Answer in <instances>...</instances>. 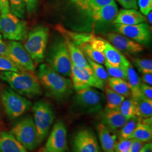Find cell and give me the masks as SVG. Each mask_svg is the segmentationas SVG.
Returning <instances> with one entry per match:
<instances>
[{
	"instance_id": "cell-1",
	"label": "cell",
	"mask_w": 152,
	"mask_h": 152,
	"mask_svg": "<svg viewBox=\"0 0 152 152\" xmlns=\"http://www.w3.org/2000/svg\"><path fill=\"white\" fill-rule=\"evenodd\" d=\"M0 79L22 96L34 98L42 94L41 84L33 72H2L0 73Z\"/></svg>"
},
{
	"instance_id": "cell-2",
	"label": "cell",
	"mask_w": 152,
	"mask_h": 152,
	"mask_svg": "<svg viewBox=\"0 0 152 152\" xmlns=\"http://www.w3.org/2000/svg\"><path fill=\"white\" fill-rule=\"evenodd\" d=\"M37 76L49 95L55 99L61 100L72 94L73 87L71 80L60 75L48 64L39 65Z\"/></svg>"
},
{
	"instance_id": "cell-3",
	"label": "cell",
	"mask_w": 152,
	"mask_h": 152,
	"mask_svg": "<svg viewBox=\"0 0 152 152\" xmlns=\"http://www.w3.org/2000/svg\"><path fill=\"white\" fill-rule=\"evenodd\" d=\"M46 60L55 71L64 77L71 75L72 62L65 40L62 36L53 39L45 53Z\"/></svg>"
},
{
	"instance_id": "cell-4",
	"label": "cell",
	"mask_w": 152,
	"mask_h": 152,
	"mask_svg": "<svg viewBox=\"0 0 152 152\" xmlns=\"http://www.w3.org/2000/svg\"><path fill=\"white\" fill-rule=\"evenodd\" d=\"M105 101L103 93L92 87H88L76 91L73 99V106L79 112L93 114L102 110Z\"/></svg>"
},
{
	"instance_id": "cell-5",
	"label": "cell",
	"mask_w": 152,
	"mask_h": 152,
	"mask_svg": "<svg viewBox=\"0 0 152 152\" xmlns=\"http://www.w3.org/2000/svg\"><path fill=\"white\" fill-rule=\"evenodd\" d=\"M49 36V29L42 25L36 26L28 33L27 41L24 47L34 65L44 61Z\"/></svg>"
},
{
	"instance_id": "cell-6",
	"label": "cell",
	"mask_w": 152,
	"mask_h": 152,
	"mask_svg": "<svg viewBox=\"0 0 152 152\" xmlns=\"http://www.w3.org/2000/svg\"><path fill=\"white\" fill-rule=\"evenodd\" d=\"M10 132L28 151L34 150L40 144L34 121L30 115L17 122Z\"/></svg>"
},
{
	"instance_id": "cell-7",
	"label": "cell",
	"mask_w": 152,
	"mask_h": 152,
	"mask_svg": "<svg viewBox=\"0 0 152 152\" xmlns=\"http://www.w3.org/2000/svg\"><path fill=\"white\" fill-rule=\"evenodd\" d=\"M26 22L12 14L11 11L0 15V33L4 38L10 41H19L27 37Z\"/></svg>"
},
{
	"instance_id": "cell-8",
	"label": "cell",
	"mask_w": 152,
	"mask_h": 152,
	"mask_svg": "<svg viewBox=\"0 0 152 152\" xmlns=\"http://www.w3.org/2000/svg\"><path fill=\"white\" fill-rule=\"evenodd\" d=\"M33 121L38 133L40 143L44 141L49 134L54 120V109L50 104L39 100L33 106Z\"/></svg>"
},
{
	"instance_id": "cell-9",
	"label": "cell",
	"mask_w": 152,
	"mask_h": 152,
	"mask_svg": "<svg viewBox=\"0 0 152 152\" xmlns=\"http://www.w3.org/2000/svg\"><path fill=\"white\" fill-rule=\"evenodd\" d=\"M1 99L6 113L11 119L22 115L31 107L29 100L9 87H5L2 90Z\"/></svg>"
},
{
	"instance_id": "cell-10",
	"label": "cell",
	"mask_w": 152,
	"mask_h": 152,
	"mask_svg": "<svg viewBox=\"0 0 152 152\" xmlns=\"http://www.w3.org/2000/svg\"><path fill=\"white\" fill-rule=\"evenodd\" d=\"M70 77L76 91L88 87L97 88L104 91L106 86L94 75L90 66L82 68L72 64Z\"/></svg>"
},
{
	"instance_id": "cell-11",
	"label": "cell",
	"mask_w": 152,
	"mask_h": 152,
	"mask_svg": "<svg viewBox=\"0 0 152 152\" xmlns=\"http://www.w3.org/2000/svg\"><path fill=\"white\" fill-rule=\"evenodd\" d=\"M118 12L117 4H112L82 12L86 20L95 28H104L112 23Z\"/></svg>"
},
{
	"instance_id": "cell-12",
	"label": "cell",
	"mask_w": 152,
	"mask_h": 152,
	"mask_svg": "<svg viewBox=\"0 0 152 152\" xmlns=\"http://www.w3.org/2000/svg\"><path fill=\"white\" fill-rule=\"evenodd\" d=\"M113 24L114 31L124 35L139 44L148 45L151 41V28L147 23L142 22L131 26Z\"/></svg>"
},
{
	"instance_id": "cell-13",
	"label": "cell",
	"mask_w": 152,
	"mask_h": 152,
	"mask_svg": "<svg viewBox=\"0 0 152 152\" xmlns=\"http://www.w3.org/2000/svg\"><path fill=\"white\" fill-rule=\"evenodd\" d=\"M9 57L19 71H35V65L30 55L20 42L10 41L7 43Z\"/></svg>"
},
{
	"instance_id": "cell-14",
	"label": "cell",
	"mask_w": 152,
	"mask_h": 152,
	"mask_svg": "<svg viewBox=\"0 0 152 152\" xmlns=\"http://www.w3.org/2000/svg\"><path fill=\"white\" fill-rule=\"evenodd\" d=\"M66 134L64 124L61 121L56 122L48 137L45 150L48 152H68Z\"/></svg>"
},
{
	"instance_id": "cell-15",
	"label": "cell",
	"mask_w": 152,
	"mask_h": 152,
	"mask_svg": "<svg viewBox=\"0 0 152 152\" xmlns=\"http://www.w3.org/2000/svg\"><path fill=\"white\" fill-rule=\"evenodd\" d=\"M72 149L73 152H100L95 134L87 129L78 131L75 135Z\"/></svg>"
},
{
	"instance_id": "cell-16",
	"label": "cell",
	"mask_w": 152,
	"mask_h": 152,
	"mask_svg": "<svg viewBox=\"0 0 152 152\" xmlns=\"http://www.w3.org/2000/svg\"><path fill=\"white\" fill-rule=\"evenodd\" d=\"M106 37L109 42L126 54H136L144 50L141 44L118 33H109Z\"/></svg>"
},
{
	"instance_id": "cell-17",
	"label": "cell",
	"mask_w": 152,
	"mask_h": 152,
	"mask_svg": "<svg viewBox=\"0 0 152 152\" xmlns=\"http://www.w3.org/2000/svg\"><path fill=\"white\" fill-rule=\"evenodd\" d=\"M146 20L145 17L141 12L132 9H122L117 13L113 24L125 26L135 25Z\"/></svg>"
},
{
	"instance_id": "cell-18",
	"label": "cell",
	"mask_w": 152,
	"mask_h": 152,
	"mask_svg": "<svg viewBox=\"0 0 152 152\" xmlns=\"http://www.w3.org/2000/svg\"><path fill=\"white\" fill-rule=\"evenodd\" d=\"M97 131L104 152H115L117 135L103 123L98 124Z\"/></svg>"
},
{
	"instance_id": "cell-19",
	"label": "cell",
	"mask_w": 152,
	"mask_h": 152,
	"mask_svg": "<svg viewBox=\"0 0 152 152\" xmlns=\"http://www.w3.org/2000/svg\"><path fill=\"white\" fill-rule=\"evenodd\" d=\"M105 61L113 66L125 68L129 63L125 56L107 40H105V48L104 51Z\"/></svg>"
},
{
	"instance_id": "cell-20",
	"label": "cell",
	"mask_w": 152,
	"mask_h": 152,
	"mask_svg": "<svg viewBox=\"0 0 152 152\" xmlns=\"http://www.w3.org/2000/svg\"><path fill=\"white\" fill-rule=\"evenodd\" d=\"M0 152H29L10 132H0Z\"/></svg>"
},
{
	"instance_id": "cell-21",
	"label": "cell",
	"mask_w": 152,
	"mask_h": 152,
	"mask_svg": "<svg viewBox=\"0 0 152 152\" xmlns=\"http://www.w3.org/2000/svg\"><path fill=\"white\" fill-rule=\"evenodd\" d=\"M103 124L112 130L122 127L129 119L126 118L118 110H104L103 114Z\"/></svg>"
},
{
	"instance_id": "cell-22",
	"label": "cell",
	"mask_w": 152,
	"mask_h": 152,
	"mask_svg": "<svg viewBox=\"0 0 152 152\" xmlns=\"http://www.w3.org/2000/svg\"><path fill=\"white\" fill-rule=\"evenodd\" d=\"M62 37L65 40L72 64L82 68L90 66L87 61L86 58L85 57V55L82 53L81 50L76 46L69 38L64 36Z\"/></svg>"
},
{
	"instance_id": "cell-23",
	"label": "cell",
	"mask_w": 152,
	"mask_h": 152,
	"mask_svg": "<svg viewBox=\"0 0 152 152\" xmlns=\"http://www.w3.org/2000/svg\"><path fill=\"white\" fill-rule=\"evenodd\" d=\"M126 71V81L127 82L130 88L131 95L132 99L140 96V85L141 82L139 76L137 75L134 68L131 65L130 63L126 65L125 67Z\"/></svg>"
},
{
	"instance_id": "cell-24",
	"label": "cell",
	"mask_w": 152,
	"mask_h": 152,
	"mask_svg": "<svg viewBox=\"0 0 152 152\" xmlns=\"http://www.w3.org/2000/svg\"><path fill=\"white\" fill-rule=\"evenodd\" d=\"M72 2L82 12H85L112 4L114 0H71Z\"/></svg>"
},
{
	"instance_id": "cell-25",
	"label": "cell",
	"mask_w": 152,
	"mask_h": 152,
	"mask_svg": "<svg viewBox=\"0 0 152 152\" xmlns=\"http://www.w3.org/2000/svg\"><path fill=\"white\" fill-rule=\"evenodd\" d=\"M132 100L136 105V116L137 117L141 118L152 117V100L144 97L142 95Z\"/></svg>"
},
{
	"instance_id": "cell-26",
	"label": "cell",
	"mask_w": 152,
	"mask_h": 152,
	"mask_svg": "<svg viewBox=\"0 0 152 152\" xmlns=\"http://www.w3.org/2000/svg\"><path fill=\"white\" fill-rule=\"evenodd\" d=\"M152 125H147L138 121L135 129L129 139H135L146 142L152 140Z\"/></svg>"
},
{
	"instance_id": "cell-27",
	"label": "cell",
	"mask_w": 152,
	"mask_h": 152,
	"mask_svg": "<svg viewBox=\"0 0 152 152\" xmlns=\"http://www.w3.org/2000/svg\"><path fill=\"white\" fill-rule=\"evenodd\" d=\"M104 90L105 91L107 104L105 109L108 110H118L121 103L125 99V96L115 92L108 86H105Z\"/></svg>"
},
{
	"instance_id": "cell-28",
	"label": "cell",
	"mask_w": 152,
	"mask_h": 152,
	"mask_svg": "<svg viewBox=\"0 0 152 152\" xmlns=\"http://www.w3.org/2000/svg\"><path fill=\"white\" fill-rule=\"evenodd\" d=\"M107 86L115 92L126 97L131 95V90L127 82L121 78L109 77L107 81Z\"/></svg>"
},
{
	"instance_id": "cell-29",
	"label": "cell",
	"mask_w": 152,
	"mask_h": 152,
	"mask_svg": "<svg viewBox=\"0 0 152 152\" xmlns=\"http://www.w3.org/2000/svg\"><path fill=\"white\" fill-rule=\"evenodd\" d=\"M118 110L129 120L136 115V105L132 98L125 99L120 105Z\"/></svg>"
},
{
	"instance_id": "cell-30",
	"label": "cell",
	"mask_w": 152,
	"mask_h": 152,
	"mask_svg": "<svg viewBox=\"0 0 152 152\" xmlns=\"http://www.w3.org/2000/svg\"><path fill=\"white\" fill-rule=\"evenodd\" d=\"M86 59L94 75L99 80L103 82L106 85L107 81L109 78V76L107 70L105 69L103 66L102 65V64L92 61L87 56H86Z\"/></svg>"
},
{
	"instance_id": "cell-31",
	"label": "cell",
	"mask_w": 152,
	"mask_h": 152,
	"mask_svg": "<svg viewBox=\"0 0 152 152\" xmlns=\"http://www.w3.org/2000/svg\"><path fill=\"white\" fill-rule=\"evenodd\" d=\"M137 123L138 117L136 115L128 120L120 130V139H129L135 129Z\"/></svg>"
},
{
	"instance_id": "cell-32",
	"label": "cell",
	"mask_w": 152,
	"mask_h": 152,
	"mask_svg": "<svg viewBox=\"0 0 152 152\" xmlns=\"http://www.w3.org/2000/svg\"><path fill=\"white\" fill-rule=\"evenodd\" d=\"M11 12L20 19H23L26 14V5L24 0H8Z\"/></svg>"
},
{
	"instance_id": "cell-33",
	"label": "cell",
	"mask_w": 152,
	"mask_h": 152,
	"mask_svg": "<svg viewBox=\"0 0 152 152\" xmlns=\"http://www.w3.org/2000/svg\"><path fill=\"white\" fill-rule=\"evenodd\" d=\"M104 64L106 67V70L107 71L109 77L121 78L126 81L127 76H126V71L125 68L113 66L109 64L106 61L105 62Z\"/></svg>"
},
{
	"instance_id": "cell-34",
	"label": "cell",
	"mask_w": 152,
	"mask_h": 152,
	"mask_svg": "<svg viewBox=\"0 0 152 152\" xmlns=\"http://www.w3.org/2000/svg\"><path fill=\"white\" fill-rule=\"evenodd\" d=\"M132 61L137 69L142 74L152 73V60L147 59L134 58Z\"/></svg>"
},
{
	"instance_id": "cell-35",
	"label": "cell",
	"mask_w": 152,
	"mask_h": 152,
	"mask_svg": "<svg viewBox=\"0 0 152 152\" xmlns=\"http://www.w3.org/2000/svg\"><path fill=\"white\" fill-rule=\"evenodd\" d=\"M0 71L18 72L19 70L15 63L9 57L0 55Z\"/></svg>"
},
{
	"instance_id": "cell-36",
	"label": "cell",
	"mask_w": 152,
	"mask_h": 152,
	"mask_svg": "<svg viewBox=\"0 0 152 152\" xmlns=\"http://www.w3.org/2000/svg\"><path fill=\"white\" fill-rule=\"evenodd\" d=\"M132 139H120L118 142H116L114 151L115 152H129Z\"/></svg>"
},
{
	"instance_id": "cell-37",
	"label": "cell",
	"mask_w": 152,
	"mask_h": 152,
	"mask_svg": "<svg viewBox=\"0 0 152 152\" xmlns=\"http://www.w3.org/2000/svg\"><path fill=\"white\" fill-rule=\"evenodd\" d=\"M137 4L143 15L147 16L152 11V0H138Z\"/></svg>"
},
{
	"instance_id": "cell-38",
	"label": "cell",
	"mask_w": 152,
	"mask_h": 152,
	"mask_svg": "<svg viewBox=\"0 0 152 152\" xmlns=\"http://www.w3.org/2000/svg\"><path fill=\"white\" fill-rule=\"evenodd\" d=\"M26 9L28 12L32 14L36 11L38 7V0H24Z\"/></svg>"
},
{
	"instance_id": "cell-39",
	"label": "cell",
	"mask_w": 152,
	"mask_h": 152,
	"mask_svg": "<svg viewBox=\"0 0 152 152\" xmlns=\"http://www.w3.org/2000/svg\"><path fill=\"white\" fill-rule=\"evenodd\" d=\"M140 92L144 97L152 100V87L151 86L145 83H141Z\"/></svg>"
},
{
	"instance_id": "cell-40",
	"label": "cell",
	"mask_w": 152,
	"mask_h": 152,
	"mask_svg": "<svg viewBox=\"0 0 152 152\" xmlns=\"http://www.w3.org/2000/svg\"><path fill=\"white\" fill-rule=\"evenodd\" d=\"M120 5L125 9H132L137 10V0H117Z\"/></svg>"
},
{
	"instance_id": "cell-41",
	"label": "cell",
	"mask_w": 152,
	"mask_h": 152,
	"mask_svg": "<svg viewBox=\"0 0 152 152\" xmlns=\"http://www.w3.org/2000/svg\"><path fill=\"white\" fill-rule=\"evenodd\" d=\"M144 142L139 140L135 139H132V144L131 145L129 152H140L144 145Z\"/></svg>"
},
{
	"instance_id": "cell-42",
	"label": "cell",
	"mask_w": 152,
	"mask_h": 152,
	"mask_svg": "<svg viewBox=\"0 0 152 152\" xmlns=\"http://www.w3.org/2000/svg\"><path fill=\"white\" fill-rule=\"evenodd\" d=\"M10 11V7L8 0H0L1 14H6Z\"/></svg>"
},
{
	"instance_id": "cell-43",
	"label": "cell",
	"mask_w": 152,
	"mask_h": 152,
	"mask_svg": "<svg viewBox=\"0 0 152 152\" xmlns=\"http://www.w3.org/2000/svg\"><path fill=\"white\" fill-rule=\"evenodd\" d=\"M0 55H8V51H7V44L4 42L2 36L0 34Z\"/></svg>"
},
{
	"instance_id": "cell-44",
	"label": "cell",
	"mask_w": 152,
	"mask_h": 152,
	"mask_svg": "<svg viewBox=\"0 0 152 152\" xmlns=\"http://www.w3.org/2000/svg\"><path fill=\"white\" fill-rule=\"evenodd\" d=\"M142 80L144 83L152 86V73H147L142 74Z\"/></svg>"
},
{
	"instance_id": "cell-45",
	"label": "cell",
	"mask_w": 152,
	"mask_h": 152,
	"mask_svg": "<svg viewBox=\"0 0 152 152\" xmlns=\"http://www.w3.org/2000/svg\"><path fill=\"white\" fill-rule=\"evenodd\" d=\"M140 152H152V144L148 142L145 144Z\"/></svg>"
},
{
	"instance_id": "cell-46",
	"label": "cell",
	"mask_w": 152,
	"mask_h": 152,
	"mask_svg": "<svg viewBox=\"0 0 152 152\" xmlns=\"http://www.w3.org/2000/svg\"><path fill=\"white\" fill-rule=\"evenodd\" d=\"M148 16V20L149 22V24H151V26L152 25V11H151L148 15H147Z\"/></svg>"
},
{
	"instance_id": "cell-47",
	"label": "cell",
	"mask_w": 152,
	"mask_h": 152,
	"mask_svg": "<svg viewBox=\"0 0 152 152\" xmlns=\"http://www.w3.org/2000/svg\"><path fill=\"white\" fill-rule=\"evenodd\" d=\"M46 152V151H45V150H44V151H41V152Z\"/></svg>"
}]
</instances>
